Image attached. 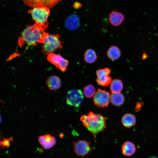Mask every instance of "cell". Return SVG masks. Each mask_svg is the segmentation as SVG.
I'll use <instances>...</instances> for the list:
<instances>
[{
	"mask_svg": "<svg viewBox=\"0 0 158 158\" xmlns=\"http://www.w3.org/2000/svg\"><path fill=\"white\" fill-rule=\"evenodd\" d=\"M40 25L35 23L27 27L21 33L18 40L20 47L25 45L27 47L37 45V43H43L47 32Z\"/></svg>",
	"mask_w": 158,
	"mask_h": 158,
	"instance_id": "obj_1",
	"label": "cell"
},
{
	"mask_svg": "<svg viewBox=\"0 0 158 158\" xmlns=\"http://www.w3.org/2000/svg\"><path fill=\"white\" fill-rule=\"evenodd\" d=\"M80 119L95 138L98 133L102 132L106 127V118L100 114L90 111L86 115H82Z\"/></svg>",
	"mask_w": 158,
	"mask_h": 158,
	"instance_id": "obj_2",
	"label": "cell"
},
{
	"mask_svg": "<svg viewBox=\"0 0 158 158\" xmlns=\"http://www.w3.org/2000/svg\"><path fill=\"white\" fill-rule=\"evenodd\" d=\"M59 35L50 34L47 32L42 46V52L45 55L63 48L62 42Z\"/></svg>",
	"mask_w": 158,
	"mask_h": 158,
	"instance_id": "obj_3",
	"label": "cell"
},
{
	"mask_svg": "<svg viewBox=\"0 0 158 158\" xmlns=\"http://www.w3.org/2000/svg\"><path fill=\"white\" fill-rule=\"evenodd\" d=\"M50 13L49 8L45 6L35 7L28 11L35 23L40 25L44 30L48 26L47 19Z\"/></svg>",
	"mask_w": 158,
	"mask_h": 158,
	"instance_id": "obj_4",
	"label": "cell"
},
{
	"mask_svg": "<svg viewBox=\"0 0 158 158\" xmlns=\"http://www.w3.org/2000/svg\"><path fill=\"white\" fill-rule=\"evenodd\" d=\"M73 147L75 154L82 157L89 154L92 150L90 142L85 140H79L73 141Z\"/></svg>",
	"mask_w": 158,
	"mask_h": 158,
	"instance_id": "obj_5",
	"label": "cell"
},
{
	"mask_svg": "<svg viewBox=\"0 0 158 158\" xmlns=\"http://www.w3.org/2000/svg\"><path fill=\"white\" fill-rule=\"evenodd\" d=\"M110 96L109 92L101 89H98L93 98L94 104L100 108L107 107L109 103Z\"/></svg>",
	"mask_w": 158,
	"mask_h": 158,
	"instance_id": "obj_6",
	"label": "cell"
},
{
	"mask_svg": "<svg viewBox=\"0 0 158 158\" xmlns=\"http://www.w3.org/2000/svg\"><path fill=\"white\" fill-rule=\"evenodd\" d=\"M83 99L81 91L77 89H73L69 91L66 95L67 103L74 107L79 106L82 103Z\"/></svg>",
	"mask_w": 158,
	"mask_h": 158,
	"instance_id": "obj_7",
	"label": "cell"
},
{
	"mask_svg": "<svg viewBox=\"0 0 158 158\" xmlns=\"http://www.w3.org/2000/svg\"><path fill=\"white\" fill-rule=\"evenodd\" d=\"M47 59L49 61L61 71L64 72L66 71L68 61L60 55L50 53L47 55Z\"/></svg>",
	"mask_w": 158,
	"mask_h": 158,
	"instance_id": "obj_8",
	"label": "cell"
},
{
	"mask_svg": "<svg viewBox=\"0 0 158 158\" xmlns=\"http://www.w3.org/2000/svg\"><path fill=\"white\" fill-rule=\"evenodd\" d=\"M111 70L108 68H105L97 70L96 81L98 84L102 86L108 85L111 81V78L109 76Z\"/></svg>",
	"mask_w": 158,
	"mask_h": 158,
	"instance_id": "obj_9",
	"label": "cell"
},
{
	"mask_svg": "<svg viewBox=\"0 0 158 158\" xmlns=\"http://www.w3.org/2000/svg\"><path fill=\"white\" fill-rule=\"evenodd\" d=\"M26 5L31 7L45 6L52 8L61 0H23Z\"/></svg>",
	"mask_w": 158,
	"mask_h": 158,
	"instance_id": "obj_10",
	"label": "cell"
},
{
	"mask_svg": "<svg viewBox=\"0 0 158 158\" xmlns=\"http://www.w3.org/2000/svg\"><path fill=\"white\" fill-rule=\"evenodd\" d=\"M40 144L45 149L52 148L56 144V141L55 138L50 134L40 135L38 138Z\"/></svg>",
	"mask_w": 158,
	"mask_h": 158,
	"instance_id": "obj_11",
	"label": "cell"
},
{
	"mask_svg": "<svg viewBox=\"0 0 158 158\" xmlns=\"http://www.w3.org/2000/svg\"><path fill=\"white\" fill-rule=\"evenodd\" d=\"M125 19L124 15L121 12L112 11L109 16V20L111 25L118 26L123 22Z\"/></svg>",
	"mask_w": 158,
	"mask_h": 158,
	"instance_id": "obj_12",
	"label": "cell"
},
{
	"mask_svg": "<svg viewBox=\"0 0 158 158\" xmlns=\"http://www.w3.org/2000/svg\"><path fill=\"white\" fill-rule=\"evenodd\" d=\"M65 25L68 30H73L77 29L80 26L79 17L75 14L69 16L65 20Z\"/></svg>",
	"mask_w": 158,
	"mask_h": 158,
	"instance_id": "obj_13",
	"label": "cell"
},
{
	"mask_svg": "<svg viewBox=\"0 0 158 158\" xmlns=\"http://www.w3.org/2000/svg\"><path fill=\"white\" fill-rule=\"evenodd\" d=\"M48 87L51 90H56L60 88L61 85L60 78L56 75H51L49 77L46 81Z\"/></svg>",
	"mask_w": 158,
	"mask_h": 158,
	"instance_id": "obj_14",
	"label": "cell"
},
{
	"mask_svg": "<svg viewBox=\"0 0 158 158\" xmlns=\"http://www.w3.org/2000/svg\"><path fill=\"white\" fill-rule=\"evenodd\" d=\"M108 57L112 61L117 60L121 57V52L120 49L115 46H112L107 51Z\"/></svg>",
	"mask_w": 158,
	"mask_h": 158,
	"instance_id": "obj_15",
	"label": "cell"
},
{
	"mask_svg": "<svg viewBox=\"0 0 158 158\" xmlns=\"http://www.w3.org/2000/svg\"><path fill=\"white\" fill-rule=\"evenodd\" d=\"M136 148L134 144L130 141L125 142L122 145V153L124 155L130 156L135 152Z\"/></svg>",
	"mask_w": 158,
	"mask_h": 158,
	"instance_id": "obj_16",
	"label": "cell"
},
{
	"mask_svg": "<svg viewBox=\"0 0 158 158\" xmlns=\"http://www.w3.org/2000/svg\"><path fill=\"white\" fill-rule=\"evenodd\" d=\"M123 125L126 128H130L134 125L136 122L135 117L133 115L130 114H124L122 118Z\"/></svg>",
	"mask_w": 158,
	"mask_h": 158,
	"instance_id": "obj_17",
	"label": "cell"
},
{
	"mask_svg": "<svg viewBox=\"0 0 158 158\" xmlns=\"http://www.w3.org/2000/svg\"><path fill=\"white\" fill-rule=\"evenodd\" d=\"M110 100L112 104L119 107L124 103V98L121 93H112L110 96Z\"/></svg>",
	"mask_w": 158,
	"mask_h": 158,
	"instance_id": "obj_18",
	"label": "cell"
},
{
	"mask_svg": "<svg viewBox=\"0 0 158 158\" xmlns=\"http://www.w3.org/2000/svg\"><path fill=\"white\" fill-rule=\"evenodd\" d=\"M123 88L122 81L118 79H114L111 81L110 89L112 93H120Z\"/></svg>",
	"mask_w": 158,
	"mask_h": 158,
	"instance_id": "obj_19",
	"label": "cell"
},
{
	"mask_svg": "<svg viewBox=\"0 0 158 158\" xmlns=\"http://www.w3.org/2000/svg\"><path fill=\"white\" fill-rule=\"evenodd\" d=\"M97 56L95 51L91 49L86 50L84 54V59L88 63H92L97 59Z\"/></svg>",
	"mask_w": 158,
	"mask_h": 158,
	"instance_id": "obj_20",
	"label": "cell"
},
{
	"mask_svg": "<svg viewBox=\"0 0 158 158\" xmlns=\"http://www.w3.org/2000/svg\"><path fill=\"white\" fill-rule=\"evenodd\" d=\"M83 93L86 97L91 98L95 95L96 93L95 89L93 85H89L84 87Z\"/></svg>",
	"mask_w": 158,
	"mask_h": 158,
	"instance_id": "obj_21",
	"label": "cell"
},
{
	"mask_svg": "<svg viewBox=\"0 0 158 158\" xmlns=\"http://www.w3.org/2000/svg\"><path fill=\"white\" fill-rule=\"evenodd\" d=\"M3 140H1L0 146L1 150L7 148L8 150L10 145L11 142L13 140V138L12 136L8 138H5L2 137Z\"/></svg>",
	"mask_w": 158,
	"mask_h": 158,
	"instance_id": "obj_22",
	"label": "cell"
},
{
	"mask_svg": "<svg viewBox=\"0 0 158 158\" xmlns=\"http://www.w3.org/2000/svg\"><path fill=\"white\" fill-rule=\"evenodd\" d=\"M143 103L142 102H139L138 103L136 104V107L135 108V111H140L141 109V107L143 106Z\"/></svg>",
	"mask_w": 158,
	"mask_h": 158,
	"instance_id": "obj_23",
	"label": "cell"
},
{
	"mask_svg": "<svg viewBox=\"0 0 158 158\" xmlns=\"http://www.w3.org/2000/svg\"><path fill=\"white\" fill-rule=\"evenodd\" d=\"M81 6L80 4L77 2L75 3L73 6L75 8H80Z\"/></svg>",
	"mask_w": 158,
	"mask_h": 158,
	"instance_id": "obj_24",
	"label": "cell"
},
{
	"mask_svg": "<svg viewBox=\"0 0 158 158\" xmlns=\"http://www.w3.org/2000/svg\"><path fill=\"white\" fill-rule=\"evenodd\" d=\"M147 57V54L145 52H144L142 56V59L143 60H145Z\"/></svg>",
	"mask_w": 158,
	"mask_h": 158,
	"instance_id": "obj_25",
	"label": "cell"
},
{
	"mask_svg": "<svg viewBox=\"0 0 158 158\" xmlns=\"http://www.w3.org/2000/svg\"><path fill=\"white\" fill-rule=\"evenodd\" d=\"M149 158H158V157H156L155 156H153V157H150Z\"/></svg>",
	"mask_w": 158,
	"mask_h": 158,
	"instance_id": "obj_26",
	"label": "cell"
}]
</instances>
